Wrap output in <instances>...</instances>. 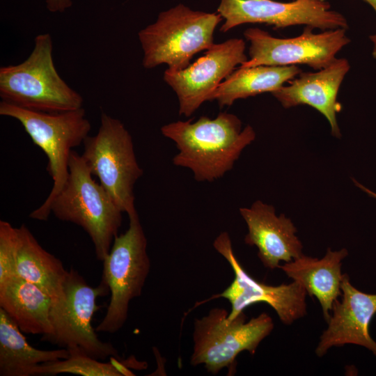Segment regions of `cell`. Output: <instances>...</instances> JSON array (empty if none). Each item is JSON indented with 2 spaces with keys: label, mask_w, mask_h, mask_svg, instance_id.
Here are the masks:
<instances>
[{
  "label": "cell",
  "mask_w": 376,
  "mask_h": 376,
  "mask_svg": "<svg viewBox=\"0 0 376 376\" xmlns=\"http://www.w3.org/2000/svg\"><path fill=\"white\" fill-rule=\"evenodd\" d=\"M161 132L178 148L173 164L189 169L198 182L222 178L256 139L251 126L242 129L240 118L226 112L214 118L173 122L162 126Z\"/></svg>",
  "instance_id": "obj_1"
},
{
  "label": "cell",
  "mask_w": 376,
  "mask_h": 376,
  "mask_svg": "<svg viewBox=\"0 0 376 376\" xmlns=\"http://www.w3.org/2000/svg\"><path fill=\"white\" fill-rule=\"evenodd\" d=\"M93 174L81 155L72 150L69 174L50 212L60 220L81 226L89 235L97 258L109 254L122 224L123 212Z\"/></svg>",
  "instance_id": "obj_2"
},
{
  "label": "cell",
  "mask_w": 376,
  "mask_h": 376,
  "mask_svg": "<svg viewBox=\"0 0 376 376\" xmlns=\"http://www.w3.org/2000/svg\"><path fill=\"white\" fill-rule=\"evenodd\" d=\"M49 33L38 35L29 57L0 68L2 101L36 111L60 113L82 108L83 98L58 75Z\"/></svg>",
  "instance_id": "obj_3"
},
{
  "label": "cell",
  "mask_w": 376,
  "mask_h": 376,
  "mask_svg": "<svg viewBox=\"0 0 376 376\" xmlns=\"http://www.w3.org/2000/svg\"><path fill=\"white\" fill-rule=\"evenodd\" d=\"M0 115L17 120L47 157V171L53 180V187L44 203L29 215L31 219L46 221L51 214L53 200L68 179L72 149L83 143L91 130L85 110L82 107L60 113H45L1 101Z\"/></svg>",
  "instance_id": "obj_4"
},
{
  "label": "cell",
  "mask_w": 376,
  "mask_h": 376,
  "mask_svg": "<svg viewBox=\"0 0 376 376\" xmlns=\"http://www.w3.org/2000/svg\"><path fill=\"white\" fill-rule=\"evenodd\" d=\"M222 19L219 13L193 10L181 3L160 13L138 34L143 67L166 64L171 71L184 70L195 54L214 44V32Z\"/></svg>",
  "instance_id": "obj_5"
},
{
  "label": "cell",
  "mask_w": 376,
  "mask_h": 376,
  "mask_svg": "<svg viewBox=\"0 0 376 376\" xmlns=\"http://www.w3.org/2000/svg\"><path fill=\"white\" fill-rule=\"evenodd\" d=\"M108 291L104 282L91 287L71 268L64 278L60 293L52 299L49 311L52 332L41 340L67 349L70 354H84L100 361L111 357L120 360L117 350L98 338L91 323L97 309V298Z\"/></svg>",
  "instance_id": "obj_6"
},
{
  "label": "cell",
  "mask_w": 376,
  "mask_h": 376,
  "mask_svg": "<svg viewBox=\"0 0 376 376\" xmlns=\"http://www.w3.org/2000/svg\"><path fill=\"white\" fill-rule=\"evenodd\" d=\"M228 315L226 309L214 308L207 315L195 319L192 366L203 364L212 375L227 368L233 374L237 355L243 351L254 354L274 327L272 318L266 313L248 322L244 312L233 320H228Z\"/></svg>",
  "instance_id": "obj_7"
},
{
  "label": "cell",
  "mask_w": 376,
  "mask_h": 376,
  "mask_svg": "<svg viewBox=\"0 0 376 376\" xmlns=\"http://www.w3.org/2000/svg\"><path fill=\"white\" fill-rule=\"evenodd\" d=\"M129 227L113 240L102 261V279L111 292L110 301L97 332L113 334L125 324L131 300L141 295L148 276L150 262L147 239L138 213L128 216Z\"/></svg>",
  "instance_id": "obj_8"
},
{
  "label": "cell",
  "mask_w": 376,
  "mask_h": 376,
  "mask_svg": "<svg viewBox=\"0 0 376 376\" xmlns=\"http://www.w3.org/2000/svg\"><path fill=\"white\" fill-rule=\"evenodd\" d=\"M83 143L82 157L116 205L128 216L137 213L134 186L143 171L124 125L102 112L97 133L88 136Z\"/></svg>",
  "instance_id": "obj_9"
},
{
  "label": "cell",
  "mask_w": 376,
  "mask_h": 376,
  "mask_svg": "<svg viewBox=\"0 0 376 376\" xmlns=\"http://www.w3.org/2000/svg\"><path fill=\"white\" fill-rule=\"evenodd\" d=\"M313 29L306 26L301 35L288 38H275L256 27L246 29L244 36L250 42L249 58L240 67L306 65L315 70L326 68L350 40L345 29L318 33Z\"/></svg>",
  "instance_id": "obj_10"
},
{
  "label": "cell",
  "mask_w": 376,
  "mask_h": 376,
  "mask_svg": "<svg viewBox=\"0 0 376 376\" xmlns=\"http://www.w3.org/2000/svg\"><path fill=\"white\" fill-rule=\"evenodd\" d=\"M214 249L229 263L234 279L221 293L212 295L205 301L224 298L231 305L228 319L233 320L244 312L248 306L257 303H265L278 315L286 325L304 317L307 313L306 301L307 292L298 282L271 285L260 282L249 275L237 259L227 232L221 233L214 240Z\"/></svg>",
  "instance_id": "obj_11"
},
{
  "label": "cell",
  "mask_w": 376,
  "mask_h": 376,
  "mask_svg": "<svg viewBox=\"0 0 376 376\" xmlns=\"http://www.w3.org/2000/svg\"><path fill=\"white\" fill-rule=\"evenodd\" d=\"M217 13L224 19L220 31L246 23H261L274 29L305 25L322 31L348 29L343 15L334 10L327 0H221Z\"/></svg>",
  "instance_id": "obj_12"
},
{
  "label": "cell",
  "mask_w": 376,
  "mask_h": 376,
  "mask_svg": "<svg viewBox=\"0 0 376 376\" xmlns=\"http://www.w3.org/2000/svg\"><path fill=\"white\" fill-rule=\"evenodd\" d=\"M246 44L241 38L214 43L205 54L184 70L164 72V81L175 91L179 113L190 116L219 85L247 60Z\"/></svg>",
  "instance_id": "obj_13"
},
{
  "label": "cell",
  "mask_w": 376,
  "mask_h": 376,
  "mask_svg": "<svg viewBox=\"0 0 376 376\" xmlns=\"http://www.w3.org/2000/svg\"><path fill=\"white\" fill-rule=\"evenodd\" d=\"M341 300L333 304L327 328L322 332L315 349L323 357L333 347L346 344L363 346L376 356V342L369 332V325L376 313V294L360 291L344 274L341 283Z\"/></svg>",
  "instance_id": "obj_14"
},
{
  "label": "cell",
  "mask_w": 376,
  "mask_h": 376,
  "mask_svg": "<svg viewBox=\"0 0 376 376\" xmlns=\"http://www.w3.org/2000/svg\"><path fill=\"white\" fill-rule=\"evenodd\" d=\"M240 213L248 229L244 242L257 247L265 267L279 268L281 261L288 263L303 255L292 221L284 214L277 216L272 205L258 200L249 207L240 208Z\"/></svg>",
  "instance_id": "obj_15"
},
{
  "label": "cell",
  "mask_w": 376,
  "mask_h": 376,
  "mask_svg": "<svg viewBox=\"0 0 376 376\" xmlns=\"http://www.w3.org/2000/svg\"><path fill=\"white\" fill-rule=\"evenodd\" d=\"M350 69L345 58L336 59L326 68L316 72H301L272 95L285 109L308 105L318 111L329 121L331 134L340 137L336 114L341 105L337 96L341 84Z\"/></svg>",
  "instance_id": "obj_16"
},
{
  "label": "cell",
  "mask_w": 376,
  "mask_h": 376,
  "mask_svg": "<svg viewBox=\"0 0 376 376\" xmlns=\"http://www.w3.org/2000/svg\"><path fill=\"white\" fill-rule=\"evenodd\" d=\"M348 255L346 249L332 251L328 249L321 259L302 255L279 268L300 283L307 295L316 297L320 304L324 320L331 315L333 304L342 295L341 283L344 274L341 272L343 260Z\"/></svg>",
  "instance_id": "obj_17"
},
{
  "label": "cell",
  "mask_w": 376,
  "mask_h": 376,
  "mask_svg": "<svg viewBox=\"0 0 376 376\" xmlns=\"http://www.w3.org/2000/svg\"><path fill=\"white\" fill-rule=\"evenodd\" d=\"M52 299L36 285L17 276L0 281V308L25 334L49 335Z\"/></svg>",
  "instance_id": "obj_18"
},
{
  "label": "cell",
  "mask_w": 376,
  "mask_h": 376,
  "mask_svg": "<svg viewBox=\"0 0 376 376\" xmlns=\"http://www.w3.org/2000/svg\"><path fill=\"white\" fill-rule=\"evenodd\" d=\"M67 272L61 261L40 246L26 225L17 228L13 276L36 285L54 299L60 293Z\"/></svg>",
  "instance_id": "obj_19"
},
{
  "label": "cell",
  "mask_w": 376,
  "mask_h": 376,
  "mask_svg": "<svg viewBox=\"0 0 376 376\" xmlns=\"http://www.w3.org/2000/svg\"><path fill=\"white\" fill-rule=\"evenodd\" d=\"M301 72L297 65L240 67L219 85L209 100H217L220 107L230 106L239 99L272 93Z\"/></svg>",
  "instance_id": "obj_20"
},
{
  "label": "cell",
  "mask_w": 376,
  "mask_h": 376,
  "mask_svg": "<svg viewBox=\"0 0 376 376\" xmlns=\"http://www.w3.org/2000/svg\"><path fill=\"white\" fill-rule=\"evenodd\" d=\"M16 323L0 308V375L30 376L39 364L66 359L68 350H42L27 342Z\"/></svg>",
  "instance_id": "obj_21"
},
{
  "label": "cell",
  "mask_w": 376,
  "mask_h": 376,
  "mask_svg": "<svg viewBox=\"0 0 376 376\" xmlns=\"http://www.w3.org/2000/svg\"><path fill=\"white\" fill-rule=\"evenodd\" d=\"M118 359L110 358L109 363H104L91 357L73 354L66 359L43 363L37 366L32 375L72 373L84 376H122L132 373L119 362Z\"/></svg>",
  "instance_id": "obj_22"
},
{
  "label": "cell",
  "mask_w": 376,
  "mask_h": 376,
  "mask_svg": "<svg viewBox=\"0 0 376 376\" xmlns=\"http://www.w3.org/2000/svg\"><path fill=\"white\" fill-rule=\"evenodd\" d=\"M17 228L0 221V281L13 276Z\"/></svg>",
  "instance_id": "obj_23"
},
{
  "label": "cell",
  "mask_w": 376,
  "mask_h": 376,
  "mask_svg": "<svg viewBox=\"0 0 376 376\" xmlns=\"http://www.w3.org/2000/svg\"><path fill=\"white\" fill-rule=\"evenodd\" d=\"M47 8L51 12H63L71 6V0H47Z\"/></svg>",
  "instance_id": "obj_24"
},
{
  "label": "cell",
  "mask_w": 376,
  "mask_h": 376,
  "mask_svg": "<svg viewBox=\"0 0 376 376\" xmlns=\"http://www.w3.org/2000/svg\"><path fill=\"white\" fill-rule=\"evenodd\" d=\"M354 184L359 188L361 189L362 191H363L365 193H366L368 195H369L370 196H371L372 198H374L376 199V193L374 192L373 191H372L371 189H370L369 188H367L366 187H365L364 185H361V183H359V182H357V180H354Z\"/></svg>",
  "instance_id": "obj_25"
},
{
  "label": "cell",
  "mask_w": 376,
  "mask_h": 376,
  "mask_svg": "<svg viewBox=\"0 0 376 376\" xmlns=\"http://www.w3.org/2000/svg\"><path fill=\"white\" fill-rule=\"evenodd\" d=\"M369 38L373 44L372 55L376 60V33L369 36Z\"/></svg>",
  "instance_id": "obj_26"
},
{
  "label": "cell",
  "mask_w": 376,
  "mask_h": 376,
  "mask_svg": "<svg viewBox=\"0 0 376 376\" xmlns=\"http://www.w3.org/2000/svg\"><path fill=\"white\" fill-rule=\"evenodd\" d=\"M369 4L376 13V0H362Z\"/></svg>",
  "instance_id": "obj_27"
}]
</instances>
